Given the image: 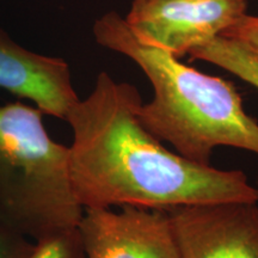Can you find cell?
Wrapping results in <instances>:
<instances>
[{
    "mask_svg": "<svg viewBox=\"0 0 258 258\" xmlns=\"http://www.w3.org/2000/svg\"><path fill=\"white\" fill-rule=\"evenodd\" d=\"M134 85L106 72L67 114L70 172L83 208L169 209L225 201L258 202L243 171L219 170L171 152L139 120Z\"/></svg>",
    "mask_w": 258,
    "mask_h": 258,
    "instance_id": "6da1fadb",
    "label": "cell"
},
{
    "mask_svg": "<svg viewBox=\"0 0 258 258\" xmlns=\"http://www.w3.org/2000/svg\"><path fill=\"white\" fill-rule=\"evenodd\" d=\"M92 31L97 43L131 59L150 80L153 97L139 108V120L158 140L206 166L221 146L258 156V122L231 82L139 42L115 11L97 19Z\"/></svg>",
    "mask_w": 258,
    "mask_h": 258,
    "instance_id": "7a4b0ae2",
    "label": "cell"
},
{
    "mask_svg": "<svg viewBox=\"0 0 258 258\" xmlns=\"http://www.w3.org/2000/svg\"><path fill=\"white\" fill-rule=\"evenodd\" d=\"M44 112L22 102L0 105V225L35 243L78 228L69 147L47 133Z\"/></svg>",
    "mask_w": 258,
    "mask_h": 258,
    "instance_id": "3957f363",
    "label": "cell"
},
{
    "mask_svg": "<svg viewBox=\"0 0 258 258\" xmlns=\"http://www.w3.org/2000/svg\"><path fill=\"white\" fill-rule=\"evenodd\" d=\"M246 0H133L124 22L137 40L180 57L247 14Z\"/></svg>",
    "mask_w": 258,
    "mask_h": 258,
    "instance_id": "277c9868",
    "label": "cell"
},
{
    "mask_svg": "<svg viewBox=\"0 0 258 258\" xmlns=\"http://www.w3.org/2000/svg\"><path fill=\"white\" fill-rule=\"evenodd\" d=\"M166 212L180 258H258V202L202 203Z\"/></svg>",
    "mask_w": 258,
    "mask_h": 258,
    "instance_id": "5b68a950",
    "label": "cell"
},
{
    "mask_svg": "<svg viewBox=\"0 0 258 258\" xmlns=\"http://www.w3.org/2000/svg\"><path fill=\"white\" fill-rule=\"evenodd\" d=\"M78 232L85 258H180L166 211L84 208Z\"/></svg>",
    "mask_w": 258,
    "mask_h": 258,
    "instance_id": "8992f818",
    "label": "cell"
},
{
    "mask_svg": "<svg viewBox=\"0 0 258 258\" xmlns=\"http://www.w3.org/2000/svg\"><path fill=\"white\" fill-rule=\"evenodd\" d=\"M0 90L29 99L44 114L61 120L79 101L66 61L19 46L2 28Z\"/></svg>",
    "mask_w": 258,
    "mask_h": 258,
    "instance_id": "52a82bcc",
    "label": "cell"
},
{
    "mask_svg": "<svg viewBox=\"0 0 258 258\" xmlns=\"http://www.w3.org/2000/svg\"><path fill=\"white\" fill-rule=\"evenodd\" d=\"M189 55L221 67L258 89V55L240 42L218 36L192 49Z\"/></svg>",
    "mask_w": 258,
    "mask_h": 258,
    "instance_id": "ba28073f",
    "label": "cell"
},
{
    "mask_svg": "<svg viewBox=\"0 0 258 258\" xmlns=\"http://www.w3.org/2000/svg\"><path fill=\"white\" fill-rule=\"evenodd\" d=\"M30 258H85L78 228L38 241Z\"/></svg>",
    "mask_w": 258,
    "mask_h": 258,
    "instance_id": "9c48e42d",
    "label": "cell"
},
{
    "mask_svg": "<svg viewBox=\"0 0 258 258\" xmlns=\"http://www.w3.org/2000/svg\"><path fill=\"white\" fill-rule=\"evenodd\" d=\"M36 243L0 225V258H30Z\"/></svg>",
    "mask_w": 258,
    "mask_h": 258,
    "instance_id": "30bf717a",
    "label": "cell"
},
{
    "mask_svg": "<svg viewBox=\"0 0 258 258\" xmlns=\"http://www.w3.org/2000/svg\"><path fill=\"white\" fill-rule=\"evenodd\" d=\"M220 36L240 42L258 55V16L246 14Z\"/></svg>",
    "mask_w": 258,
    "mask_h": 258,
    "instance_id": "8fae6325",
    "label": "cell"
},
{
    "mask_svg": "<svg viewBox=\"0 0 258 258\" xmlns=\"http://www.w3.org/2000/svg\"><path fill=\"white\" fill-rule=\"evenodd\" d=\"M257 188H258V186H257Z\"/></svg>",
    "mask_w": 258,
    "mask_h": 258,
    "instance_id": "7c38bea8",
    "label": "cell"
}]
</instances>
